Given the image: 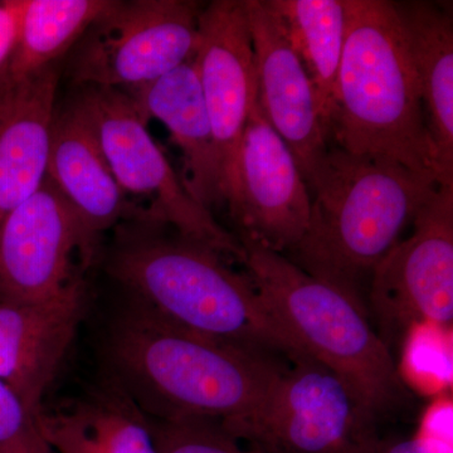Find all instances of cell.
I'll return each mask as SVG.
<instances>
[{
  "mask_svg": "<svg viewBox=\"0 0 453 453\" xmlns=\"http://www.w3.org/2000/svg\"><path fill=\"white\" fill-rule=\"evenodd\" d=\"M255 55L257 103L294 154L305 181L332 144L314 88L266 0H244Z\"/></svg>",
  "mask_w": 453,
  "mask_h": 453,
  "instance_id": "obj_13",
  "label": "cell"
},
{
  "mask_svg": "<svg viewBox=\"0 0 453 453\" xmlns=\"http://www.w3.org/2000/svg\"><path fill=\"white\" fill-rule=\"evenodd\" d=\"M240 243L247 276L305 353L335 372L380 421L398 412L410 393L368 312L285 256Z\"/></svg>",
  "mask_w": 453,
  "mask_h": 453,
  "instance_id": "obj_5",
  "label": "cell"
},
{
  "mask_svg": "<svg viewBox=\"0 0 453 453\" xmlns=\"http://www.w3.org/2000/svg\"><path fill=\"white\" fill-rule=\"evenodd\" d=\"M97 247L49 178L0 222V301L35 303L61 299L81 285L76 258L88 266Z\"/></svg>",
  "mask_w": 453,
  "mask_h": 453,
  "instance_id": "obj_10",
  "label": "cell"
},
{
  "mask_svg": "<svg viewBox=\"0 0 453 453\" xmlns=\"http://www.w3.org/2000/svg\"><path fill=\"white\" fill-rule=\"evenodd\" d=\"M310 210L308 184L294 154L256 98L241 142L234 199L226 207L235 237L285 255L305 234Z\"/></svg>",
  "mask_w": 453,
  "mask_h": 453,
  "instance_id": "obj_11",
  "label": "cell"
},
{
  "mask_svg": "<svg viewBox=\"0 0 453 453\" xmlns=\"http://www.w3.org/2000/svg\"><path fill=\"white\" fill-rule=\"evenodd\" d=\"M112 232L107 273L169 324L283 365L312 359L222 253L148 220H127Z\"/></svg>",
  "mask_w": 453,
  "mask_h": 453,
  "instance_id": "obj_1",
  "label": "cell"
},
{
  "mask_svg": "<svg viewBox=\"0 0 453 453\" xmlns=\"http://www.w3.org/2000/svg\"><path fill=\"white\" fill-rule=\"evenodd\" d=\"M47 178L71 205L96 247L101 234L122 222L138 219L74 96L56 109Z\"/></svg>",
  "mask_w": 453,
  "mask_h": 453,
  "instance_id": "obj_14",
  "label": "cell"
},
{
  "mask_svg": "<svg viewBox=\"0 0 453 453\" xmlns=\"http://www.w3.org/2000/svg\"><path fill=\"white\" fill-rule=\"evenodd\" d=\"M306 184L308 229L282 256L368 312L365 283L441 184L434 174L335 144L315 163Z\"/></svg>",
  "mask_w": 453,
  "mask_h": 453,
  "instance_id": "obj_3",
  "label": "cell"
},
{
  "mask_svg": "<svg viewBox=\"0 0 453 453\" xmlns=\"http://www.w3.org/2000/svg\"><path fill=\"white\" fill-rule=\"evenodd\" d=\"M375 453H453L452 434H436L418 425L411 436L381 438Z\"/></svg>",
  "mask_w": 453,
  "mask_h": 453,
  "instance_id": "obj_25",
  "label": "cell"
},
{
  "mask_svg": "<svg viewBox=\"0 0 453 453\" xmlns=\"http://www.w3.org/2000/svg\"><path fill=\"white\" fill-rule=\"evenodd\" d=\"M348 8L330 139L348 153L392 160L438 180L421 95L395 4L348 0Z\"/></svg>",
  "mask_w": 453,
  "mask_h": 453,
  "instance_id": "obj_4",
  "label": "cell"
},
{
  "mask_svg": "<svg viewBox=\"0 0 453 453\" xmlns=\"http://www.w3.org/2000/svg\"><path fill=\"white\" fill-rule=\"evenodd\" d=\"M146 119H157L169 130L183 159L188 192L207 210L225 205L216 144L195 58L157 81L122 91Z\"/></svg>",
  "mask_w": 453,
  "mask_h": 453,
  "instance_id": "obj_17",
  "label": "cell"
},
{
  "mask_svg": "<svg viewBox=\"0 0 453 453\" xmlns=\"http://www.w3.org/2000/svg\"><path fill=\"white\" fill-rule=\"evenodd\" d=\"M22 9L23 0H0V70L16 47Z\"/></svg>",
  "mask_w": 453,
  "mask_h": 453,
  "instance_id": "obj_26",
  "label": "cell"
},
{
  "mask_svg": "<svg viewBox=\"0 0 453 453\" xmlns=\"http://www.w3.org/2000/svg\"><path fill=\"white\" fill-rule=\"evenodd\" d=\"M111 380L150 418L251 416L288 365L188 333L127 297L104 338Z\"/></svg>",
  "mask_w": 453,
  "mask_h": 453,
  "instance_id": "obj_2",
  "label": "cell"
},
{
  "mask_svg": "<svg viewBox=\"0 0 453 453\" xmlns=\"http://www.w3.org/2000/svg\"><path fill=\"white\" fill-rule=\"evenodd\" d=\"M195 64L216 144L226 208L234 199L241 142L257 98L244 0H214L202 8Z\"/></svg>",
  "mask_w": 453,
  "mask_h": 453,
  "instance_id": "obj_12",
  "label": "cell"
},
{
  "mask_svg": "<svg viewBox=\"0 0 453 453\" xmlns=\"http://www.w3.org/2000/svg\"><path fill=\"white\" fill-rule=\"evenodd\" d=\"M35 425L56 453H157L149 417L112 380L55 411L42 408Z\"/></svg>",
  "mask_w": 453,
  "mask_h": 453,
  "instance_id": "obj_19",
  "label": "cell"
},
{
  "mask_svg": "<svg viewBox=\"0 0 453 453\" xmlns=\"http://www.w3.org/2000/svg\"><path fill=\"white\" fill-rule=\"evenodd\" d=\"M451 327L413 325L403 339V359L398 365L405 383L410 378L427 392H438L451 383Z\"/></svg>",
  "mask_w": 453,
  "mask_h": 453,
  "instance_id": "obj_22",
  "label": "cell"
},
{
  "mask_svg": "<svg viewBox=\"0 0 453 453\" xmlns=\"http://www.w3.org/2000/svg\"><path fill=\"white\" fill-rule=\"evenodd\" d=\"M111 0H23L16 47L0 79L18 81L62 62Z\"/></svg>",
  "mask_w": 453,
  "mask_h": 453,
  "instance_id": "obj_21",
  "label": "cell"
},
{
  "mask_svg": "<svg viewBox=\"0 0 453 453\" xmlns=\"http://www.w3.org/2000/svg\"><path fill=\"white\" fill-rule=\"evenodd\" d=\"M157 453H270L235 437L219 421H163L149 417Z\"/></svg>",
  "mask_w": 453,
  "mask_h": 453,
  "instance_id": "obj_23",
  "label": "cell"
},
{
  "mask_svg": "<svg viewBox=\"0 0 453 453\" xmlns=\"http://www.w3.org/2000/svg\"><path fill=\"white\" fill-rule=\"evenodd\" d=\"M380 422L335 372L309 359L288 366L251 416L220 425L270 453H375Z\"/></svg>",
  "mask_w": 453,
  "mask_h": 453,
  "instance_id": "obj_8",
  "label": "cell"
},
{
  "mask_svg": "<svg viewBox=\"0 0 453 453\" xmlns=\"http://www.w3.org/2000/svg\"><path fill=\"white\" fill-rule=\"evenodd\" d=\"M62 62L18 81L0 79V222L47 178Z\"/></svg>",
  "mask_w": 453,
  "mask_h": 453,
  "instance_id": "obj_16",
  "label": "cell"
},
{
  "mask_svg": "<svg viewBox=\"0 0 453 453\" xmlns=\"http://www.w3.org/2000/svg\"><path fill=\"white\" fill-rule=\"evenodd\" d=\"M88 116L107 162L138 219L159 223L211 247L242 265V244L213 213L188 192L162 149L151 138L148 120L120 89L79 88L74 95Z\"/></svg>",
  "mask_w": 453,
  "mask_h": 453,
  "instance_id": "obj_6",
  "label": "cell"
},
{
  "mask_svg": "<svg viewBox=\"0 0 453 453\" xmlns=\"http://www.w3.org/2000/svg\"><path fill=\"white\" fill-rule=\"evenodd\" d=\"M202 5L189 0H111L71 50L77 88L127 89L157 81L195 58Z\"/></svg>",
  "mask_w": 453,
  "mask_h": 453,
  "instance_id": "obj_7",
  "label": "cell"
},
{
  "mask_svg": "<svg viewBox=\"0 0 453 453\" xmlns=\"http://www.w3.org/2000/svg\"><path fill=\"white\" fill-rule=\"evenodd\" d=\"M411 226L410 237L375 267L366 292L380 336L389 349L393 342H403L413 325L451 327L453 184H441Z\"/></svg>",
  "mask_w": 453,
  "mask_h": 453,
  "instance_id": "obj_9",
  "label": "cell"
},
{
  "mask_svg": "<svg viewBox=\"0 0 453 453\" xmlns=\"http://www.w3.org/2000/svg\"><path fill=\"white\" fill-rule=\"evenodd\" d=\"M82 311V283L50 303L0 301V380L33 416L43 408V396L70 350Z\"/></svg>",
  "mask_w": 453,
  "mask_h": 453,
  "instance_id": "obj_15",
  "label": "cell"
},
{
  "mask_svg": "<svg viewBox=\"0 0 453 453\" xmlns=\"http://www.w3.org/2000/svg\"><path fill=\"white\" fill-rule=\"evenodd\" d=\"M52 449L47 445L44 438L38 431L37 425L27 429L20 436L11 442L0 446V453H50Z\"/></svg>",
  "mask_w": 453,
  "mask_h": 453,
  "instance_id": "obj_27",
  "label": "cell"
},
{
  "mask_svg": "<svg viewBox=\"0 0 453 453\" xmlns=\"http://www.w3.org/2000/svg\"><path fill=\"white\" fill-rule=\"evenodd\" d=\"M418 85L440 184H453V18L423 0L393 2Z\"/></svg>",
  "mask_w": 453,
  "mask_h": 453,
  "instance_id": "obj_18",
  "label": "cell"
},
{
  "mask_svg": "<svg viewBox=\"0 0 453 453\" xmlns=\"http://www.w3.org/2000/svg\"><path fill=\"white\" fill-rule=\"evenodd\" d=\"M266 4L308 73L330 135L347 37L348 0H266Z\"/></svg>",
  "mask_w": 453,
  "mask_h": 453,
  "instance_id": "obj_20",
  "label": "cell"
},
{
  "mask_svg": "<svg viewBox=\"0 0 453 453\" xmlns=\"http://www.w3.org/2000/svg\"><path fill=\"white\" fill-rule=\"evenodd\" d=\"M35 419L19 395L0 380V446L35 427Z\"/></svg>",
  "mask_w": 453,
  "mask_h": 453,
  "instance_id": "obj_24",
  "label": "cell"
}]
</instances>
